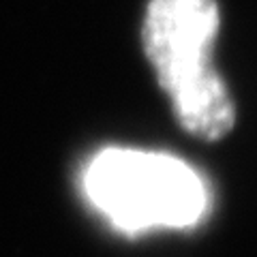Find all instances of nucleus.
<instances>
[{"instance_id": "f257e3e1", "label": "nucleus", "mask_w": 257, "mask_h": 257, "mask_svg": "<svg viewBox=\"0 0 257 257\" xmlns=\"http://www.w3.org/2000/svg\"><path fill=\"white\" fill-rule=\"evenodd\" d=\"M221 13L216 0H150L144 54L170 96L178 124L199 140H223L236 122L234 99L212 64Z\"/></svg>"}, {"instance_id": "f03ea898", "label": "nucleus", "mask_w": 257, "mask_h": 257, "mask_svg": "<svg viewBox=\"0 0 257 257\" xmlns=\"http://www.w3.org/2000/svg\"><path fill=\"white\" fill-rule=\"evenodd\" d=\"M84 189L96 210L128 234L193 227L210 206L206 182L191 165L133 148L101 150L86 167Z\"/></svg>"}]
</instances>
